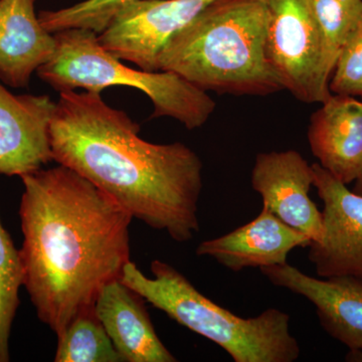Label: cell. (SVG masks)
Here are the masks:
<instances>
[{
  "label": "cell",
  "mask_w": 362,
  "mask_h": 362,
  "mask_svg": "<svg viewBox=\"0 0 362 362\" xmlns=\"http://www.w3.org/2000/svg\"><path fill=\"white\" fill-rule=\"evenodd\" d=\"M37 0H0V81L26 88L56 49L54 33L35 14Z\"/></svg>",
  "instance_id": "15"
},
{
  "label": "cell",
  "mask_w": 362,
  "mask_h": 362,
  "mask_svg": "<svg viewBox=\"0 0 362 362\" xmlns=\"http://www.w3.org/2000/svg\"><path fill=\"white\" fill-rule=\"evenodd\" d=\"M153 278L132 262L120 280L168 317L228 352L235 362H294L301 354L290 331V316L276 308L243 318L197 291L187 277L168 263L154 259Z\"/></svg>",
  "instance_id": "4"
},
{
  "label": "cell",
  "mask_w": 362,
  "mask_h": 362,
  "mask_svg": "<svg viewBox=\"0 0 362 362\" xmlns=\"http://www.w3.org/2000/svg\"><path fill=\"white\" fill-rule=\"evenodd\" d=\"M56 362H123L95 306L78 313L58 335Z\"/></svg>",
  "instance_id": "16"
},
{
  "label": "cell",
  "mask_w": 362,
  "mask_h": 362,
  "mask_svg": "<svg viewBox=\"0 0 362 362\" xmlns=\"http://www.w3.org/2000/svg\"><path fill=\"white\" fill-rule=\"evenodd\" d=\"M329 90L332 94L362 98V18L338 58Z\"/></svg>",
  "instance_id": "20"
},
{
  "label": "cell",
  "mask_w": 362,
  "mask_h": 362,
  "mask_svg": "<svg viewBox=\"0 0 362 362\" xmlns=\"http://www.w3.org/2000/svg\"><path fill=\"white\" fill-rule=\"evenodd\" d=\"M264 0H214L173 35L157 58L204 92L269 96L284 90L266 54Z\"/></svg>",
  "instance_id": "3"
},
{
  "label": "cell",
  "mask_w": 362,
  "mask_h": 362,
  "mask_svg": "<svg viewBox=\"0 0 362 362\" xmlns=\"http://www.w3.org/2000/svg\"><path fill=\"white\" fill-rule=\"evenodd\" d=\"M352 190H354L356 194L362 195V175L361 177L356 181V185H354V189Z\"/></svg>",
  "instance_id": "21"
},
{
  "label": "cell",
  "mask_w": 362,
  "mask_h": 362,
  "mask_svg": "<svg viewBox=\"0 0 362 362\" xmlns=\"http://www.w3.org/2000/svg\"><path fill=\"white\" fill-rule=\"evenodd\" d=\"M23 286L57 337L130 262L132 216L73 169L21 176Z\"/></svg>",
  "instance_id": "1"
},
{
  "label": "cell",
  "mask_w": 362,
  "mask_h": 362,
  "mask_svg": "<svg viewBox=\"0 0 362 362\" xmlns=\"http://www.w3.org/2000/svg\"><path fill=\"white\" fill-rule=\"evenodd\" d=\"M321 33V74L329 85L338 58L362 18V0H314Z\"/></svg>",
  "instance_id": "17"
},
{
  "label": "cell",
  "mask_w": 362,
  "mask_h": 362,
  "mask_svg": "<svg viewBox=\"0 0 362 362\" xmlns=\"http://www.w3.org/2000/svg\"><path fill=\"white\" fill-rule=\"evenodd\" d=\"M132 0H84L59 11H42L39 20L47 32L56 33L71 28H84L100 35L114 16Z\"/></svg>",
  "instance_id": "19"
},
{
  "label": "cell",
  "mask_w": 362,
  "mask_h": 362,
  "mask_svg": "<svg viewBox=\"0 0 362 362\" xmlns=\"http://www.w3.org/2000/svg\"><path fill=\"white\" fill-rule=\"evenodd\" d=\"M313 185L323 202V232L309 246L308 258L320 278L349 276L362 280V195L347 188L319 163L312 164Z\"/></svg>",
  "instance_id": "8"
},
{
  "label": "cell",
  "mask_w": 362,
  "mask_h": 362,
  "mask_svg": "<svg viewBox=\"0 0 362 362\" xmlns=\"http://www.w3.org/2000/svg\"><path fill=\"white\" fill-rule=\"evenodd\" d=\"M312 240L298 232L263 207L261 214L233 232L204 240L197 249V256H209L228 270L283 265L296 247L310 246Z\"/></svg>",
  "instance_id": "12"
},
{
  "label": "cell",
  "mask_w": 362,
  "mask_h": 362,
  "mask_svg": "<svg viewBox=\"0 0 362 362\" xmlns=\"http://www.w3.org/2000/svg\"><path fill=\"white\" fill-rule=\"evenodd\" d=\"M23 286L20 251L0 220V362L9 361V337Z\"/></svg>",
  "instance_id": "18"
},
{
  "label": "cell",
  "mask_w": 362,
  "mask_h": 362,
  "mask_svg": "<svg viewBox=\"0 0 362 362\" xmlns=\"http://www.w3.org/2000/svg\"><path fill=\"white\" fill-rule=\"evenodd\" d=\"M144 301L122 281L115 280L100 292L95 311L123 361H177L157 337Z\"/></svg>",
  "instance_id": "14"
},
{
  "label": "cell",
  "mask_w": 362,
  "mask_h": 362,
  "mask_svg": "<svg viewBox=\"0 0 362 362\" xmlns=\"http://www.w3.org/2000/svg\"><path fill=\"white\" fill-rule=\"evenodd\" d=\"M266 54L284 90L303 103L331 96L321 74V33L314 0H264Z\"/></svg>",
  "instance_id": "6"
},
{
  "label": "cell",
  "mask_w": 362,
  "mask_h": 362,
  "mask_svg": "<svg viewBox=\"0 0 362 362\" xmlns=\"http://www.w3.org/2000/svg\"><path fill=\"white\" fill-rule=\"evenodd\" d=\"M214 0H132L117 13L100 45L140 70L157 71L159 52Z\"/></svg>",
  "instance_id": "7"
},
{
  "label": "cell",
  "mask_w": 362,
  "mask_h": 362,
  "mask_svg": "<svg viewBox=\"0 0 362 362\" xmlns=\"http://www.w3.org/2000/svg\"><path fill=\"white\" fill-rule=\"evenodd\" d=\"M54 108L47 95H13L0 81V175L21 177L54 160L49 127Z\"/></svg>",
  "instance_id": "11"
},
{
  "label": "cell",
  "mask_w": 362,
  "mask_h": 362,
  "mask_svg": "<svg viewBox=\"0 0 362 362\" xmlns=\"http://www.w3.org/2000/svg\"><path fill=\"white\" fill-rule=\"evenodd\" d=\"M54 35V54L37 74L59 93L82 88L101 94L111 86L135 88L151 100V118L170 117L188 130L204 126L216 109L206 92L173 71H138L123 65L100 45L93 30L71 28Z\"/></svg>",
  "instance_id": "5"
},
{
  "label": "cell",
  "mask_w": 362,
  "mask_h": 362,
  "mask_svg": "<svg viewBox=\"0 0 362 362\" xmlns=\"http://www.w3.org/2000/svg\"><path fill=\"white\" fill-rule=\"evenodd\" d=\"M100 93H59L49 127L52 158L111 197L132 218L183 243L199 233L202 162L180 142L154 144Z\"/></svg>",
  "instance_id": "2"
},
{
  "label": "cell",
  "mask_w": 362,
  "mask_h": 362,
  "mask_svg": "<svg viewBox=\"0 0 362 362\" xmlns=\"http://www.w3.org/2000/svg\"><path fill=\"white\" fill-rule=\"evenodd\" d=\"M252 189L265 209L286 225L310 238L322 235V213L309 197L313 185L312 165L296 150L259 153L252 170Z\"/></svg>",
  "instance_id": "9"
},
{
  "label": "cell",
  "mask_w": 362,
  "mask_h": 362,
  "mask_svg": "<svg viewBox=\"0 0 362 362\" xmlns=\"http://www.w3.org/2000/svg\"><path fill=\"white\" fill-rule=\"evenodd\" d=\"M312 114L309 145L318 163L344 185L362 175V101L331 94Z\"/></svg>",
  "instance_id": "13"
},
{
  "label": "cell",
  "mask_w": 362,
  "mask_h": 362,
  "mask_svg": "<svg viewBox=\"0 0 362 362\" xmlns=\"http://www.w3.org/2000/svg\"><path fill=\"white\" fill-rule=\"evenodd\" d=\"M274 286L306 298L321 326L362 358V280L349 276L314 278L289 264L259 268Z\"/></svg>",
  "instance_id": "10"
}]
</instances>
